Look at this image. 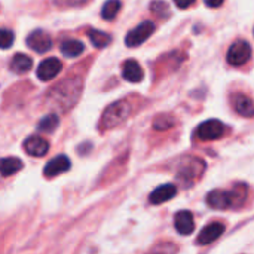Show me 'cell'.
I'll return each mask as SVG.
<instances>
[{
	"label": "cell",
	"instance_id": "ffe728a7",
	"mask_svg": "<svg viewBox=\"0 0 254 254\" xmlns=\"http://www.w3.org/2000/svg\"><path fill=\"white\" fill-rule=\"evenodd\" d=\"M88 36H89V40L91 43L95 46V48H106L110 42H112V36L104 33V31H100V30H89L88 31Z\"/></svg>",
	"mask_w": 254,
	"mask_h": 254
},
{
	"label": "cell",
	"instance_id": "cb8c5ba5",
	"mask_svg": "<svg viewBox=\"0 0 254 254\" xmlns=\"http://www.w3.org/2000/svg\"><path fill=\"white\" fill-rule=\"evenodd\" d=\"M173 125H174V119H173L171 116H168V115H161V116H158V118L155 119V122H153V128H155L156 131H167V129H170Z\"/></svg>",
	"mask_w": 254,
	"mask_h": 254
},
{
	"label": "cell",
	"instance_id": "7402d4cb",
	"mask_svg": "<svg viewBox=\"0 0 254 254\" xmlns=\"http://www.w3.org/2000/svg\"><path fill=\"white\" fill-rule=\"evenodd\" d=\"M121 9V0H107L104 4H103V9H101V16L107 21L113 19L118 12Z\"/></svg>",
	"mask_w": 254,
	"mask_h": 254
},
{
	"label": "cell",
	"instance_id": "44dd1931",
	"mask_svg": "<svg viewBox=\"0 0 254 254\" xmlns=\"http://www.w3.org/2000/svg\"><path fill=\"white\" fill-rule=\"evenodd\" d=\"M58 124H60V121H58V115H55V113H49V115H46L43 119H40V122H39L37 128H39V131H40V132H54V131L57 129Z\"/></svg>",
	"mask_w": 254,
	"mask_h": 254
},
{
	"label": "cell",
	"instance_id": "6da1fadb",
	"mask_svg": "<svg viewBox=\"0 0 254 254\" xmlns=\"http://www.w3.org/2000/svg\"><path fill=\"white\" fill-rule=\"evenodd\" d=\"M83 91V82L80 77H68L61 80L60 83L54 85L48 95H46V104L49 109L55 112V115L65 113L70 109L76 106Z\"/></svg>",
	"mask_w": 254,
	"mask_h": 254
},
{
	"label": "cell",
	"instance_id": "e0dca14e",
	"mask_svg": "<svg viewBox=\"0 0 254 254\" xmlns=\"http://www.w3.org/2000/svg\"><path fill=\"white\" fill-rule=\"evenodd\" d=\"M24 167L22 161L18 158H0V174L3 177H9L16 174L18 171H21V168Z\"/></svg>",
	"mask_w": 254,
	"mask_h": 254
},
{
	"label": "cell",
	"instance_id": "9c48e42d",
	"mask_svg": "<svg viewBox=\"0 0 254 254\" xmlns=\"http://www.w3.org/2000/svg\"><path fill=\"white\" fill-rule=\"evenodd\" d=\"M61 68H63V64H61V61L58 58H55V57L46 58L37 67V77L40 80H43V82L52 80L54 77L58 76Z\"/></svg>",
	"mask_w": 254,
	"mask_h": 254
},
{
	"label": "cell",
	"instance_id": "3957f363",
	"mask_svg": "<svg viewBox=\"0 0 254 254\" xmlns=\"http://www.w3.org/2000/svg\"><path fill=\"white\" fill-rule=\"evenodd\" d=\"M132 106L128 100H119L112 103L101 115L100 119V129L101 131H107V129H113L118 125H121L122 122H125L128 119V116L131 115Z\"/></svg>",
	"mask_w": 254,
	"mask_h": 254
},
{
	"label": "cell",
	"instance_id": "f1b7e54d",
	"mask_svg": "<svg viewBox=\"0 0 254 254\" xmlns=\"http://www.w3.org/2000/svg\"><path fill=\"white\" fill-rule=\"evenodd\" d=\"M204 1H205V4H207L208 7H219V6L223 4L225 0H204Z\"/></svg>",
	"mask_w": 254,
	"mask_h": 254
},
{
	"label": "cell",
	"instance_id": "7c38bea8",
	"mask_svg": "<svg viewBox=\"0 0 254 254\" xmlns=\"http://www.w3.org/2000/svg\"><path fill=\"white\" fill-rule=\"evenodd\" d=\"M174 226L176 231L180 235H190L195 231V220L193 214L190 211H179L174 217Z\"/></svg>",
	"mask_w": 254,
	"mask_h": 254
},
{
	"label": "cell",
	"instance_id": "d4e9b609",
	"mask_svg": "<svg viewBox=\"0 0 254 254\" xmlns=\"http://www.w3.org/2000/svg\"><path fill=\"white\" fill-rule=\"evenodd\" d=\"M15 40L13 31L7 28H0V49H9Z\"/></svg>",
	"mask_w": 254,
	"mask_h": 254
},
{
	"label": "cell",
	"instance_id": "277c9868",
	"mask_svg": "<svg viewBox=\"0 0 254 254\" xmlns=\"http://www.w3.org/2000/svg\"><path fill=\"white\" fill-rule=\"evenodd\" d=\"M250 57H252V48H250L249 42H246V40L234 42L226 54L228 63L234 67L244 65L250 60Z\"/></svg>",
	"mask_w": 254,
	"mask_h": 254
},
{
	"label": "cell",
	"instance_id": "8992f818",
	"mask_svg": "<svg viewBox=\"0 0 254 254\" xmlns=\"http://www.w3.org/2000/svg\"><path fill=\"white\" fill-rule=\"evenodd\" d=\"M225 131H226V127L223 125V122L217 121V119H210V121H205L202 122L198 129H196V135L198 138L201 140H217L220 137L225 135Z\"/></svg>",
	"mask_w": 254,
	"mask_h": 254
},
{
	"label": "cell",
	"instance_id": "4fadbf2b",
	"mask_svg": "<svg viewBox=\"0 0 254 254\" xmlns=\"http://www.w3.org/2000/svg\"><path fill=\"white\" fill-rule=\"evenodd\" d=\"M122 76L125 80L131 83H138L143 80L144 73H143L141 65L135 60H127L122 65Z\"/></svg>",
	"mask_w": 254,
	"mask_h": 254
},
{
	"label": "cell",
	"instance_id": "d6986e66",
	"mask_svg": "<svg viewBox=\"0 0 254 254\" xmlns=\"http://www.w3.org/2000/svg\"><path fill=\"white\" fill-rule=\"evenodd\" d=\"M61 52H63V55H65V57H70V58H74V57H79L82 52H83V49H85V46H83V43L80 42V40H76V39H68V40H64L63 43H61Z\"/></svg>",
	"mask_w": 254,
	"mask_h": 254
},
{
	"label": "cell",
	"instance_id": "2e32d148",
	"mask_svg": "<svg viewBox=\"0 0 254 254\" xmlns=\"http://www.w3.org/2000/svg\"><path fill=\"white\" fill-rule=\"evenodd\" d=\"M234 109L244 118H253L254 116V103L252 101V98H249L244 94L234 95Z\"/></svg>",
	"mask_w": 254,
	"mask_h": 254
},
{
	"label": "cell",
	"instance_id": "9a60e30c",
	"mask_svg": "<svg viewBox=\"0 0 254 254\" xmlns=\"http://www.w3.org/2000/svg\"><path fill=\"white\" fill-rule=\"evenodd\" d=\"M177 193V189L174 185L171 183H167V185H162L159 188H156L152 195H150V204L153 205H159V204H164L170 199H173Z\"/></svg>",
	"mask_w": 254,
	"mask_h": 254
},
{
	"label": "cell",
	"instance_id": "7a4b0ae2",
	"mask_svg": "<svg viewBox=\"0 0 254 254\" xmlns=\"http://www.w3.org/2000/svg\"><path fill=\"white\" fill-rule=\"evenodd\" d=\"M247 198V186L237 183L231 190H211L207 195V204L214 210L238 208Z\"/></svg>",
	"mask_w": 254,
	"mask_h": 254
},
{
	"label": "cell",
	"instance_id": "30bf717a",
	"mask_svg": "<svg viewBox=\"0 0 254 254\" xmlns=\"http://www.w3.org/2000/svg\"><path fill=\"white\" fill-rule=\"evenodd\" d=\"M24 150L30 156L40 158V156H45L48 153L49 143L43 137H40V135H31V137H28L24 141Z\"/></svg>",
	"mask_w": 254,
	"mask_h": 254
},
{
	"label": "cell",
	"instance_id": "484cf974",
	"mask_svg": "<svg viewBox=\"0 0 254 254\" xmlns=\"http://www.w3.org/2000/svg\"><path fill=\"white\" fill-rule=\"evenodd\" d=\"M52 1L57 7H79L89 3L91 0H52Z\"/></svg>",
	"mask_w": 254,
	"mask_h": 254
},
{
	"label": "cell",
	"instance_id": "52a82bcc",
	"mask_svg": "<svg viewBox=\"0 0 254 254\" xmlns=\"http://www.w3.org/2000/svg\"><path fill=\"white\" fill-rule=\"evenodd\" d=\"M204 170H205L204 161H201L199 158H190L189 161H185L182 164L179 170V177L185 182H193L202 176Z\"/></svg>",
	"mask_w": 254,
	"mask_h": 254
},
{
	"label": "cell",
	"instance_id": "5bb4252c",
	"mask_svg": "<svg viewBox=\"0 0 254 254\" xmlns=\"http://www.w3.org/2000/svg\"><path fill=\"white\" fill-rule=\"evenodd\" d=\"M225 232V225L222 223H211L208 226H205L201 234L198 235V244L201 246H205V244H210V243H214L217 238H220Z\"/></svg>",
	"mask_w": 254,
	"mask_h": 254
},
{
	"label": "cell",
	"instance_id": "8fae6325",
	"mask_svg": "<svg viewBox=\"0 0 254 254\" xmlns=\"http://www.w3.org/2000/svg\"><path fill=\"white\" fill-rule=\"evenodd\" d=\"M70 167H71L70 159L65 155H60V156H55L54 159H51L45 165L43 174H45V177H55L63 173H67L70 170Z\"/></svg>",
	"mask_w": 254,
	"mask_h": 254
},
{
	"label": "cell",
	"instance_id": "ac0fdd59",
	"mask_svg": "<svg viewBox=\"0 0 254 254\" xmlns=\"http://www.w3.org/2000/svg\"><path fill=\"white\" fill-rule=\"evenodd\" d=\"M31 67H33V61L25 54H16V55H13V58L10 61V70L16 74H24Z\"/></svg>",
	"mask_w": 254,
	"mask_h": 254
},
{
	"label": "cell",
	"instance_id": "5b68a950",
	"mask_svg": "<svg viewBox=\"0 0 254 254\" xmlns=\"http://www.w3.org/2000/svg\"><path fill=\"white\" fill-rule=\"evenodd\" d=\"M155 24L152 21H143L140 25H137L135 28H132L127 37H125V45L129 48H137L141 43H144L155 31Z\"/></svg>",
	"mask_w": 254,
	"mask_h": 254
},
{
	"label": "cell",
	"instance_id": "f546056e",
	"mask_svg": "<svg viewBox=\"0 0 254 254\" xmlns=\"http://www.w3.org/2000/svg\"><path fill=\"white\" fill-rule=\"evenodd\" d=\"M253 34H254V28H253Z\"/></svg>",
	"mask_w": 254,
	"mask_h": 254
},
{
	"label": "cell",
	"instance_id": "83f0119b",
	"mask_svg": "<svg viewBox=\"0 0 254 254\" xmlns=\"http://www.w3.org/2000/svg\"><path fill=\"white\" fill-rule=\"evenodd\" d=\"M195 1H196V0H174L176 6L180 7V9H188V7H190Z\"/></svg>",
	"mask_w": 254,
	"mask_h": 254
},
{
	"label": "cell",
	"instance_id": "603a6c76",
	"mask_svg": "<svg viewBox=\"0 0 254 254\" xmlns=\"http://www.w3.org/2000/svg\"><path fill=\"white\" fill-rule=\"evenodd\" d=\"M177 253V247L173 243H159L156 246H153L146 254H176Z\"/></svg>",
	"mask_w": 254,
	"mask_h": 254
},
{
	"label": "cell",
	"instance_id": "4316f807",
	"mask_svg": "<svg viewBox=\"0 0 254 254\" xmlns=\"http://www.w3.org/2000/svg\"><path fill=\"white\" fill-rule=\"evenodd\" d=\"M152 12L155 15H158L159 18H167L170 15V9H168L167 3H164V1H155V3H152Z\"/></svg>",
	"mask_w": 254,
	"mask_h": 254
},
{
	"label": "cell",
	"instance_id": "ba28073f",
	"mask_svg": "<svg viewBox=\"0 0 254 254\" xmlns=\"http://www.w3.org/2000/svg\"><path fill=\"white\" fill-rule=\"evenodd\" d=\"M27 45L30 49H33L34 52L43 54L46 51L51 49L52 46V40L51 36L45 31V30H34L28 34L27 37Z\"/></svg>",
	"mask_w": 254,
	"mask_h": 254
}]
</instances>
